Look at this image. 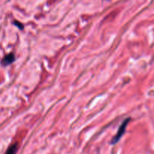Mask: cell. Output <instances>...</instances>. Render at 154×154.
I'll return each mask as SVG.
<instances>
[{"label":"cell","instance_id":"cell-3","mask_svg":"<svg viewBox=\"0 0 154 154\" xmlns=\"http://www.w3.org/2000/svg\"><path fill=\"white\" fill-rule=\"evenodd\" d=\"M18 149V144L17 143L12 144L10 147H8V149L7 150V151L5 152V154H16L17 151Z\"/></svg>","mask_w":154,"mask_h":154},{"label":"cell","instance_id":"cell-1","mask_svg":"<svg viewBox=\"0 0 154 154\" xmlns=\"http://www.w3.org/2000/svg\"><path fill=\"white\" fill-rule=\"evenodd\" d=\"M130 121V118H127L123 122V123L121 124V126H120V128L118 129L117 131V133L116 134L115 136L112 138V141H111V144H116L120 140L121 137L124 135L125 132H126V127H127L128 123Z\"/></svg>","mask_w":154,"mask_h":154},{"label":"cell","instance_id":"cell-2","mask_svg":"<svg viewBox=\"0 0 154 154\" xmlns=\"http://www.w3.org/2000/svg\"><path fill=\"white\" fill-rule=\"evenodd\" d=\"M15 60V56L14 54L11 53V54H8V55L5 56L4 58L2 60V65L3 66H8V65L11 64L12 63H14Z\"/></svg>","mask_w":154,"mask_h":154}]
</instances>
